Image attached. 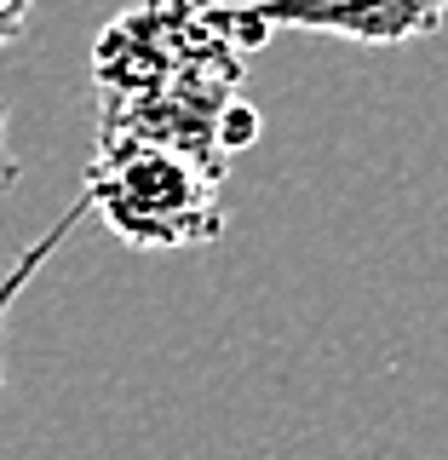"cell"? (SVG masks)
Listing matches in <instances>:
<instances>
[{"label": "cell", "instance_id": "cell-1", "mask_svg": "<svg viewBox=\"0 0 448 460\" xmlns=\"http://www.w3.org/2000/svg\"><path fill=\"white\" fill-rule=\"evenodd\" d=\"M242 0H133L98 29V144H155L230 172L219 115L242 86V58L265 47Z\"/></svg>", "mask_w": 448, "mask_h": 460}, {"label": "cell", "instance_id": "cell-2", "mask_svg": "<svg viewBox=\"0 0 448 460\" xmlns=\"http://www.w3.org/2000/svg\"><path fill=\"white\" fill-rule=\"evenodd\" d=\"M207 167L155 144H92L81 201L127 248H207L224 236V201Z\"/></svg>", "mask_w": 448, "mask_h": 460}, {"label": "cell", "instance_id": "cell-3", "mask_svg": "<svg viewBox=\"0 0 448 460\" xmlns=\"http://www.w3.org/2000/svg\"><path fill=\"white\" fill-rule=\"evenodd\" d=\"M259 35L277 29H311L339 35L356 47H408L437 35L448 18V0H242Z\"/></svg>", "mask_w": 448, "mask_h": 460}, {"label": "cell", "instance_id": "cell-4", "mask_svg": "<svg viewBox=\"0 0 448 460\" xmlns=\"http://www.w3.org/2000/svg\"><path fill=\"white\" fill-rule=\"evenodd\" d=\"M81 219H86V201L75 196V201H69V208L57 213V219H52L47 230H40V242H29V248H23L18 259H12L6 270H0V345H6V316H12V305H18V294L29 288V277H40V265H47V259H52L57 248H64V242H69V230H75ZM0 392H6V357H0Z\"/></svg>", "mask_w": 448, "mask_h": 460}, {"label": "cell", "instance_id": "cell-5", "mask_svg": "<svg viewBox=\"0 0 448 460\" xmlns=\"http://www.w3.org/2000/svg\"><path fill=\"white\" fill-rule=\"evenodd\" d=\"M253 138H259V110L248 104V98H230L224 115H219V150L224 155H242Z\"/></svg>", "mask_w": 448, "mask_h": 460}, {"label": "cell", "instance_id": "cell-6", "mask_svg": "<svg viewBox=\"0 0 448 460\" xmlns=\"http://www.w3.org/2000/svg\"><path fill=\"white\" fill-rule=\"evenodd\" d=\"M29 6H35V0H0V47H12L29 29Z\"/></svg>", "mask_w": 448, "mask_h": 460}, {"label": "cell", "instance_id": "cell-7", "mask_svg": "<svg viewBox=\"0 0 448 460\" xmlns=\"http://www.w3.org/2000/svg\"><path fill=\"white\" fill-rule=\"evenodd\" d=\"M18 184V155H12V144H6V104H0V196Z\"/></svg>", "mask_w": 448, "mask_h": 460}]
</instances>
